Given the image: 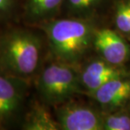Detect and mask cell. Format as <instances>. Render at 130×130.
Here are the masks:
<instances>
[{
    "label": "cell",
    "mask_w": 130,
    "mask_h": 130,
    "mask_svg": "<svg viewBox=\"0 0 130 130\" xmlns=\"http://www.w3.org/2000/svg\"><path fill=\"white\" fill-rule=\"evenodd\" d=\"M42 41L26 30H13L0 39V69L4 74L26 79L41 63Z\"/></svg>",
    "instance_id": "2"
},
{
    "label": "cell",
    "mask_w": 130,
    "mask_h": 130,
    "mask_svg": "<svg viewBox=\"0 0 130 130\" xmlns=\"http://www.w3.org/2000/svg\"><path fill=\"white\" fill-rule=\"evenodd\" d=\"M103 129L130 130V117L123 112L108 115L103 118Z\"/></svg>",
    "instance_id": "12"
},
{
    "label": "cell",
    "mask_w": 130,
    "mask_h": 130,
    "mask_svg": "<svg viewBox=\"0 0 130 130\" xmlns=\"http://www.w3.org/2000/svg\"><path fill=\"white\" fill-rule=\"evenodd\" d=\"M93 45L107 63L122 66L129 59L130 46L120 35L110 29L95 30Z\"/></svg>",
    "instance_id": "6"
},
{
    "label": "cell",
    "mask_w": 130,
    "mask_h": 130,
    "mask_svg": "<svg viewBox=\"0 0 130 130\" xmlns=\"http://www.w3.org/2000/svg\"><path fill=\"white\" fill-rule=\"evenodd\" d=\"M63 0H27L25 4V16L31 22H41L57 14Z\"/></svg>",
    "instance_id": "10"
},
{
    "label": "cell",
    "mask_w": 130,
    "mask_h": 130,
    "mask_svg": "<svg viewBox=\"0 0 130 130\" xmlns=\"http://www.w3.org/2000/svg\"><path fill=\"white\" fill-rule=\"evenodd\" d=\"M127 72L120 66L111 64L104 59L95 60L79 73L80 85L90 94L110 80L127 77Z\"/></svg>",
    "instance_id": "7"
},
{
    "label": "cell",
    "mask_w": 130,
    "mask_h": 130,
    "mask_svg": "<svg viewBox=\"0 0 130 130\" xmlns=\"http://www.w3.org/2000/svg\"><path fill=\"white\" fill-rule=\"evenodd\" d=\"M79 73L74 65L58 60L47 65L37 80L39 94L46 103L61 105L79 92Z\"/></svg>",
    "instance_id": "3"
},
{
    "label": "cell",
    "mask_w": 130,
    "mask_h": 130,
    "mask_svg": "<svg viewBox=\"0 0 130 130\" xmlns=\"http://www.w3.org/2000/svg\"><path fill=\"white\" fill-rule=\"evenodd\" d=\"M56 114L60 129H103V118L94 109L82 104L66 101L58 108Z\"/></svg>",
    "instance_id": "4"
},
{
    "label": "cell",
    "mask_w": 130,
    "mask_h": 130,
    "mask_svg": "<svg viewBox=\"0 0 130 130\" xmlns=\"http://www.w3.org/2000/svg\"><path fill=\"white\" fill-rule=\"evenodd\" d=\"M13 0H0V16L5 15L11 10Z\"/></svg>",
    "instance_id": "14"
},
{
    "label": "cell",
    "mask_w": 130,
    "mask_h": 130,
    "mask_svg": "<svg viewBox=\"0 0 130 130\" xmlns=\"http://www.w3.org/2000/svg\"><path fill=\"white\" fill-rule=\"evenodd\" d=\"M25 79L0 72V125L12 118L24 101Z\"/></svg>",
    "instance_id": "5"
},
{
    "label": "cell",
    "mask_w": 130,
    "mask_h": 130,
    "mask_svg": "<svg viewBox=\"0 0 130 130\" xmlns=\"http://www.w3.org/2000/svg\"><path fill=\"white\" fill-rule=\"evenodd\" d=\"M115 23L118 29L126 35H130L129 0H121L117 4Z\"/></svg>",
    "instance_id": "11"
},
{
    "label": "cell",
    "mask_w": 130,
    "mask_h": 130,
    "mask_svg": "<svg viewBox=\"0 0 130 130\" xmlns=\"http://www.w3.org/2000/svg\"><path fill=\"white\" fill-rule=\"evenodd\" d=\"M42 25L52 53L59 61L75 65L93 44L95 30L87 20L62 19Z\"/></svg>",
    "instance_id": "1"
},
{
    "label": "cell",
    "mask_w": 130,
    "mask_h": 130,
    "mask_svg": "<svg viewBox=\"0 0 130 130\" xmlns=\"http://www.w3.org/2000/svg\"><path fill=\"white\" fill-rule=\"evenodd\" d=\"M90 95L103 107L110 110L118 108L130 98V79H111Z\"/></svg>",
    "instance_id": "8"
},
{
    "label": "cell",
    "mask_w": 130,
    "mask_h": 130,
    "mask_svg": "<svg viewBox=\"0 0 130 130\" xmlns=\"http://www.w3.org/2000/svg\"><path fill=\"white\" fill-rule=\"evenodd\" d=\"M129 10H130V0H129Z\"/></svg>",
    "instance_id": "15"
},
{
    "label": "cell",
    "mask_w": 130,
    "mask_h": 130,
    "mask_svg": "<svg viewBox=\"0 0 130 130\" xmlns=\"http://www.w3.org/2000/svg\"><path fill=\"white\" fill-rule=\"evenodd\" d=\"M23 128L25 130H58L60 129V127L58 121L52 117L45 106L39 102H35L25 116Z\"/></svg>",
    "instance_id": "9"
},
{
    "label": "cell",
    "mask_w": 130,
    "mask_h": 130,
    "mask_svg": "<svg viewBox=\"0 0 130 130\" xmlns=\"http://www.w3.org/2000/svg\"><path fill=\"white\" fill-rule=\"evenodd\" d=\"M101 0H67L68 8L75 14H83L90 11L100 3Z\"/></svg>",
    "instance_id": "13"
}]
</instances>
